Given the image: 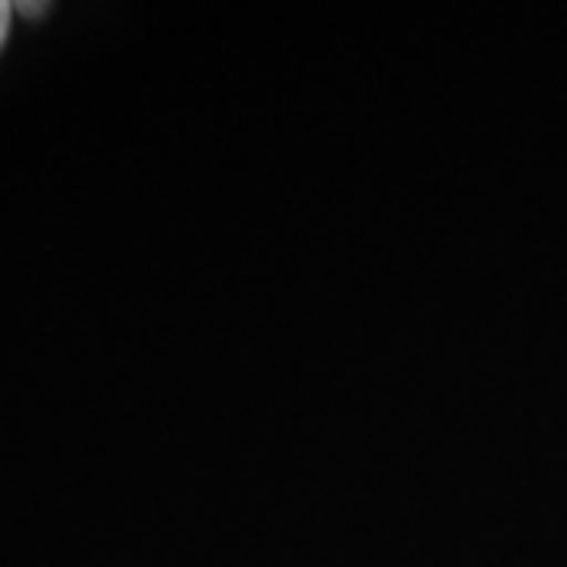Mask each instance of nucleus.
I'll use <instances>...</instances> for the list:
<instances>
[{
    "label": "nucleus",
    "instance_id": "obj_1",
    "mask_svg": "<svg viewBox=\"0 0 567 567\" xmlns=\"http://www.w3.org/2000/svg\"><path fill=\"white\" fill-rule=\"evenodd\" d=\"M7 32H10V3L0 0V44L7 41Z\"/></svg>",
    "mask_w": 567,
    "mask_h": 567
},
{
    "label": "nucleus",
    "instance_id": "obj_2",
    "mask_svg": "<svg viewBox=\"0 0 567 567\" xmlns=\"http://www.w3.org/2000/svg\"><path fill=\"white\" fill-rule=\"evenodd\" d=\"M20 10L22 13H32V17H39V10H44V3H22Z\"/></svg>",
    "mask_w": 567,
    "mask_h": 567
}]
</instances>
